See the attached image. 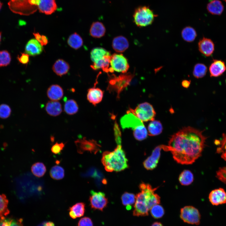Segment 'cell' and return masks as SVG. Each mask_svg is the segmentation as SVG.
<instances>
[{
  "instance_id": "6da1fadb",
  "label": "cell",
  "mask_w": 226,
  "mask_h": 226,
  "mask_svg": "<svg viewBox=\"0 0 226 226\" xmlns=\"http://www.w3.org/2000/svg\"><path fill=\"white\" fill-rule=\"evenodd\" d=\"M202 131L185 127L172 135L163 150L170 151L174 159L182 164H193L201 155L207 137Z\"/></svg>"
},
{
  "instance_id": "7a4b0ae2",
  "label": "cell",
  "mask_w": 226,
  "mask_h": 226,
  "mask_svg": "<svg viewBox=\"0 0 226 226\" xmlns=\"http://www.w3.org/2000/svg\"><path fill=\"white\" fill-rule=\"evenodd\" d=\"M139 188L141 191L136 195L133 214L136 216H147L151 207L160 203V197L154 192L158 187L153 188L149 184L142 183Z\"/></svg>"
},
{
  "instance_id": "3957f363",
  "label": "cell",
  "mask_w": 226,
  "mask_h": 226,
  "mask_svg": "<svg viewBox=\"0 0 226 226\" xmlns=\"http://www.w3.org/2000/svg\"><path fill=\"white\" fill-rule=\"evenodd\" d=\"M101 162L105 170L109 172L120 171L128 167V160L121 144H117L112 152H104Z\"/></svg>"
},
{
  "instance_id": "277c9868",
  "label": "cell",
  "mask_w": 226,
  "mask_h": 226,
  "mask_svg": "<svg viewBox=\"0 0 226 226\" xmlns=\"http://www.w3.org/2000/svg\"><path fill=\"white\" fill-rule=\"evenodd\" d=\"M111 55L109 51L103 48H93L90 52V58L93 62L91 68L95 70L101 69L106 72H110L109 66Z\"/></svg>"
},
{
  "instance_id": "5b68a950",
  "label": "cell",
  "mask_w": 226,
  "mask_h": 226,
  "mask_svg": "<svg viewBox=\"0 0 226 226\" xmlns=\"http://www.w3.org/2000/svg\"><path fill=\"white\" fill-rule=\"evenodd\" d=\"M39 0H10L8 4L13 12L20 15H29L38 9Z\"/></svg>"
},
{
  "instance_id": "8992f818",
  "label": "cell",
  "mask_w": 226,
  "mask_h": 226,
  "mask_svg": "<svg viewBox=\"0 0 226 226\" xmlns=\"http://www.w3.org/2000/svg\"><path fill=\"white\" fill-rule=\"evenodd\" d=\"M157 15L148 6H140L135 10L133 14V21L138 27H145L151 24Z\"/></svg>"
},
{
  "instance_id": "52a82bcc",
  "label": "cell",
  "mask_w": 226,
  "mask_h": 226,
  "mask_svg": "<svg viewBox=\"0 0 226 226\" xmlns=\"http://www.w3.org/2000/svg\"><path fill=\"white\" fill-rule=\"evenodd\" d=\"M130 110L142 121H153L156 115L153 106L146 102L139 104L134 110L130 109Z\"/></svg>"
},
{
  "instance_id": "ba28073f",
  "label": "cell",
  "mask_w": 226,
  "mask_h": 226,
  "mask_svg": "<svg viewBox=\"0 0 226 226\" xmlns=\"http://www.w3.org/2000/svg\"><path fill=\"white\" fill-rule=\"evenodd\" d=\"M180 217L185 222L198 225L200 224L201 215L198 210L192 206H186L181 208Z\"/></svg>"
},
{
  "instance_id": "9c48e42d",
  "label": "cell",
  "mask_w": 226,
  "mask_h": 226,
  "mask_svg": "<svg viewBox=\"0 0 226 226\" xmlns=\"http://www.w3.org/2000/svg\"><path fill=\"white\" fill-rule=\"evenodd\" d=\"M110 65L113 70L122 73H126L129 68L127 59L122 54L114 53L111 55Z\"/></svg>"
},
{
  "instance_id": "30bf717a",
  "label": "cell",
  "mask_w": 226,
  "mask_h": 226,
  "mask_svg": "<svg viewBox=\"0 0 226 226\" xmlns=\"http://www.w3.org/2000/svg\"><path fill=\"white\" fill-rule=\"evenodd\" d=\"M78 152L83 153L85 151H89L94 154L100 150V145L94 140H88L84 137L78 139L75 141Z\"/></svg>"
},
{
  "instance_id": "8fae6325",
  "label": "cell",
  "mask_w": 226,
  "mask_h": 226,
  "mask_svg": "<svg viewBox=\"0 0 226 226\" xmlns=\"http://www.w3.org/2000/svg\"><path fill=\"white\" fill-rule=\"evenodd\" d=\"M90 193L89 201L91 208L103 211L108 203V199L105 193L93 190L91 191Z\"/></svg>"
},
{
  "instance_id": "7c38bea8",
  "label": "cell",
  "mask_w": 226,
  "mask_h": 226,
  "mask_svg": "<svg viewBox=\"0 0 226 226\" xmlns=\"http://www.w3.org/2000/svg\"><path fill=\"white\" fill-rule=\"evenodd\" d=\"M120 124L123 129L130 128L133 130L137 126L143 124V121L130 110L121 118Z\"/></svg>"
},
{
  "instance_id": "4fadbf2b",
  "label": "cell",
  "mask_w": 226,
  "mask_h": 226,
  "mask_svg": "<svg viewBox=\"0 0 226 226\" xmlns=\"http://www.w3.org/2000/svg\"><path fill=\"white\" fill-rule=\"evenodd\" d=\"M164 145L157 146L153 150L151 155L143 162L144 168L147 170H151L155 168L157 165L161 155V150L163 148Z\"/></svg>"
},
{
  "instance_id": "5bb4252c",
  "label": "cell",
  "mask_w": 226,
  "mask_h": 226,
  "mask_svg": "<svg viewBox=\"0 0 226 226\" xmlns=\"http://www.w3.org/2000/svg\"><path fill=\"white\" fill-rule=\"evenodd\" d=\"M198 49L200 52L206 56H210L215 49L214 44L210 39L203 37L198 43Z\"/></svg>"
},
{
  "instance_id": "9a60e30c",
  "label": "cell",
  "mask_w": 226,
  "mask_h": 226,
  "mask_svg": "<svg viewBox=\"0 0 226 226\" xmlns=\"http://www.w3.org/2000/svg\"><path fill=\"white\" fill-rule=\"evenodd\" d=\"M209 199L213 205L217 206L226 203V192L222 188L213 190L210 193Z\"/></svg>"
},
{
  "instance_id": "2e32d148",
  "label": "cell",
  "mask_w": 226,
  "mask_h": 226,
  "mask_svg": "<svg viewBox=\"0 0 226 226\" xmlns=\"http://www.w3.org/2000/svg\"><path fill=\"white\" fill-rule=\"evenodd\" d=\"M226 70L224 62L221 60L214 59L209 67L211 77H217L221 75Z\"/></svg>"
},
{
  "instance_id": "e0dca14e",
  "label": "cell",
  "mask_w": 226,
  "mask_h": 226,
  "mask_svg": "<svg viewBox=\"0 0 226 226\" xmlns=\"http://www.w3.org/2000/svg\"><path fill=\"white\" fill-rule=\"evenodd\" d=\"M57 8L55 0H39L38 9L40 13L46 15L51 14Z\"/></svg>"
},
{
  "instance_id": "ac0fdd59",
  "label": "cell",
  "mask_w": 226,
  "mask_h": 226,
  "mask_svg": "<svg viewBox=\"0 0 226 226\" xmlns=\"http://www.w3.org/2000/svg\"><path fill=\"white\" fill-rule=\"evenodd\" d=\"M43 51L41 44L35 39L30 40L26 45L25 51L30 56H35L41 54Z\"/></svg>"
},
{
  "instance_id": "d6986e66",
  "label": "cell",
  "mask_w": 226,
  "mask_h": 226,
  "mask_svg": "<svg viewBox=\"0 0 226 226\" xmlns=\"http://www.w3.org/2000/svg\"><path fill=\"white\" fill-rule=\"evenodd\" d=\"M103 94V91L99 88H90L88 90L87 99L90 103L95 105L101 102Z\"/></svg>"
},
{
  "instance_id": "ffe728a7",
  "label": "cell",
  "mask_w": 226,
  "mask_h": 226,
  "mask_svg": "<svg viewBox=\"0 0 226 226\" xmlns=\"http://www.w3.org/2000/svg\"><path fill=\"white\" fill-rule=\"evenodd\" d=\"M129 46V43L127 39L123 36H117L113 40L112 46L116 52H123L128 48Z\"/></svg>"
},
{
  "instance_id": "44dd1931",
  "label": "cell",
  "mask_w": 226,
  "mask_h": 226,
  "mask_svg": "<svg viewBox=\"0 0 226 226\" xmlns=\"http://www.w3.org/2000/svg\"><path fill=\"white\" fill-rule=\"evenodd\" d=\"M70 69L69 64L62 59L57 60L53 65L52 70L58 76L60 77L67 74Z\"/></svg>"
},
{
  "instance_id": "7402d4cb",
  "label": "cell",
  "mask_w": 226,
  "mask_h": 226,
  "mask_svg": "<svg viewBox=\"0 0 226 226\" xmlns=\"http://www.w3.org/2000/svg\"><path fill=\"white\" fill-rule=\"evenodd\" d=\"M47 94L51 100L58 101L62 98L63 95V91L59 85L53 84L48 89Z\"/></svg>"
},
{
  "instance_id": "603a6c76",
  "label": "cell",
  "mask_w": 226,
  "mask_h": 226,
  "mask_svg": "<svg viewBox=\"0 0 226 226\" xmlns=\"http://www.w3.org/2000/svg\"><path fill=\"white\" fill-rule=\"evenodd\" d=\"M45 109L49 115L54 116H59L62 111V105L58 101H48L46 104Z\"/></svg>"
},
{
  "instance_id": "cb8c5ba5",
  "label": "cell",
  "mask_w": 226,
  "mask_h": 226,
  "mask_svg": "<svg viewBox=\"0 0 226 226\" xmlns=\"http://www.w3.org/2000/svg\"><path fill=\"white\" fill-rule=\"evenodd\" d=\"M105 28L101 22L96 21L92 23L89 30L90 35L93 37L100 38L104 36L105 33Z\"/></svg>"
},
{
  "instance_id": "d4e9b609",
  "label": "cell",
  "mask_w": 226,
  "mask_h": 226,
  "mask_svg": "<svg viewBox=\"0 0 226 226\" xmlns=\"http://www.w3.org/2000/svg\"><path fill=\"white\" fill-rule=\"evenodd\" d=\"M207 8L209 13L214 15H220L224 10V6L219 0H212L207 4Z\"/></svg>"
},
{
  "instance_id": "484cf974",
  "label": "cell",
  "mask_w": 226,
  "mask_h": 226,
  "mask_svg": "<svg viewBox=\"0 0 226 226\" xmlns=\"http://www.w3.org/2000/svg\"><path fill=\"white\" fill-rule=\"evenodd\" d=\"M69 215L71 218L76 219L83 216L85 211V204L78 202L70 207L69 209Z\"/></svg>"
},
{
  "instance_id": "4316f807",
  "label": "cell",
  "mask_w": 226,
  "mask_h": 226,
  "mask_svg": "<svg viewBox=\"0 0 226 226\" xmlns=\"http://www.w3.org/2000/svg\"><path fill=\"white\" fill-rule=\"evenodd\" d=\"M163 127L159 121L153 120L149 124L148 126V134L150 136L159 135L162 132Z\"/></svg>"
},
{
  "instance_id": "83f0119b",
  "label": "cell",
  "mask_w": 226,
  "mask_h": 226,
  "mask_svg": "<svg viewBox=\"0 0 226 226\" xmlns=\"http://www.w3.org/2000/svg\"><path fill=\"white\" fill-rule=\"evenodd\" d=\"M68 45L74 49H78L83 45V41L82 37L76 33L71 34L67 40Z\"/></svg>"
},
{
  "instance_id": "f1b7e54d",
  "label": "cell",
  "mask_w": 226,
  "mask_h": 226,
  "mask_svg": "<svg viewBox=\"0 0 226 226\" xmlns=\"http://www.w3.org/2000/svg\"><path fill=\"white\" fill-rule=\"evenodd\" d=\"M181 36L184 40L186 42H191L195 40L197 34L193 28L190 26H187L182 30Z\"/></svg>"
},
{
  "instance_id": "f546056e",
  "label": "cell",
  "mask_w": 226,
  "mask_h": 226,
  "mask_svg": "<svg viewBox=\"0 0 226 226\" xmlns=\"http://www.w3.org/2000/svg\"><path fill=\"white\" fill-rule=\"evenodd\" d=\"M136 196L134 194L125 192L121 196V200L123 205L125 206L127 210H130L132 206L135 203Z\"/></svg>"
},
{
  "instance_id": "4dcf8cb0",
  "label": "cell",
  "mask_w": 226,
  "mask_h": 226,
  "mask_svg": "<svg viewBox=\"0 0 226 226\" xmlns=\"http://www.w3.org/2000/svg\"><path fill=\"white\" fill-rule=\"evenodd\" d=\"M194 180L192 173L189 170H185L180 174L179 180L182 185L188 186L191 184Z\"/></svg>"
},
{
  "instance_id": "1f68e13d",
  "label": "cell",
  "mask_w": 226,
  "mask_h": 226,
  "mask_svg": "<svg viewBox=\"0 0 226 226\" xmlns=\"http://www.w3.org/2000/svg\"><path fill=\"white\" fill-rule=\"evenodd\" d=\"M64 110L67 114L73 115L77 113L78 107L76 102L73 99L68 100L66 101L64 105Z\"/></svg>"
},
{
  "instance_id": "d6a6232c",
  "label": "cell",
  "mask_w": 226,
  "mask_h": 226,
  "mask_svg": "<svg viewBox=\"0 0 226 226\" xmlns=\"http://www.w3.org/2000/svg\"><path fill=\"white\" fill-rule=\"evenodd\" d=\"M46 170V167L44 164L40 162L34 164L31 167V171L35 176L40 177L45 174Z\"/></svg>"
},
{
  "instance_id": "836d02e7",
  "label": "cell",
  "mask_w": 226,
  "mask_h": 226,
  "mask_svg": "<svg viewBox=\"0 0 226 226\" xmlns=\"http://www.w3.org/2000/svg\"><path fill=\"white\" fill-rule=\"evenodd\" d=\"M133 134L135 138L138 141H142L146 139L148 135V132L143 124L140 125L133 130Z\"/></svg>"
},
{
  "instance_id": "e575fe53",
  "label": "cell",
  "mask_w": 226,
  "mask_h": 226,
  "mask_svg": "<svg viewBox=\"0 0 226 226\" xmlns=\"http://www.w3.org/2000/svg\"><path fill=\"white\" fill-rule=\"evenodd\" d=\"M50 175L51 177L53 179L61 180L64 177V170L61 166L56 165L51 168L50 171Z\"/></svg>"
},
{
  "instance_id": "d590c367",
  "label": "cell",
  "mask_w": 226,
  "mask_h": 226,
  "mask_svg": "<svg viewBox=\"0 0 226 226\" xmlns=\"http://www.w3.org/2000/svg\"><path fill=\"white\" fill-rule=\"evenodd\" d=\"M207 70V67L204 64L197 63L194 67L193 75L197 78H202L206 75Z\"/></svg>"
},
{
  "instance_id": "8d00e7d4",
  "label": "cell",
  "mask_w": 226,
  "mask_h": 226,
  "mask_svg": "<svg viewBox=\"0 0 226 226\" xmlns=\"http://www.w3.org/2000/svg\"><path fill=\"white\" fill-rule=\"evenodd\" d=\"M8 200L3 194L0 195V217H5L9 213L8 208Z\"/></svg>"
},
{
  "instance_id": "74e56055",
  "label": "cell",
  "mask_w": 226,
  "mask_h": 226,
  "mask_svg": "<svg viewBox=\"0 0 226 226\" xmlns=\"http://www.w3.org/2000/svg\"><path fill=\"white\" fill-rule=\"evenodd\" d=\"M0 226H23L22 220L13 218L3 217L0 218Z\"/></svg>"
},
{
  "instance_id": "f35d334b",
  "label": "cell",
  "mask_w": 226,
  "mask_h": 226,
  "mask_svg": "<svg viewBox=\"0 0 226 226\" xmlns=\"http://www.w3.org/2000/svg\"><path fill=\"white\" fill-rule=\"evenodd\" d=\"M150 210L152 216L156 219L161 218L164 213V210L163 207L159 204L153 206Z\"/></svg>"
},
{
  "instance_id": "ab89813d",
  "label": "cell",
  "mask_w": 226,
  "mask_h": 226,
  "mask_svg": "<svg viewBox=\"0 0 226 226\" xmlns=\"http://www.w3.org/2000/svg\"><path fill=\"white\" fill-rule=\"evenodd\" d=\"M11 60V56L8 51L6 50L0 51V67L8 65Z\"/></svg>"
},
{
  "instance_id": "60d3db41",
  "label": "cell",
  "mask_w": 226,
  "mask_h": 226,
  "mask_svg": "<svg viewBox=\"0 0 226 226\" xmlns=\"http://www.w3.org/2000/svg\"><path fill=\"white\" fill-rule=\"evenodd\" d=\"M219 144L220 146L217 148V152L218 153H222L221 158L226 161V133L223 134Z\"/></svg>"
},
{
  "instance_id": "b9f144b4",
  "label": "cell",
  "mask_w": 226,
  "mask_h": 226,
  "mask_svg": "<svg viewBox=\"0 0 226 226\" xmlns=\"http://www.w3.org/2000/svg\"><path fill=\"white\" fill-rule=\"evenodd\" d=\"M11 113V110L8 105L5 104L0 105V118H7L10 116Z\"/></svg>"
},
{
  "instance_id": "7bdbcfd3",
  "label": "cell",
  "mask_w": 226,
  "mask_h": 226,
  "mask_svg": "<svg viewBox=\"0 0 226 226\" xmlns=\"http://www.w3.org/2000/svg\"><path fill=\"white\" fill-rule=\"evenodd\" d=\"M216 177L220 181L226 184V167L219 168L216 172Z\"/></svg>"
},
{
  "instance_id": "ee69618b",
  "label": "cell",
  "mask_w": 226,
  "mask_h": 226,
  "mask_svg": "<svg viewBox=\"0 0 226 226\" xmlns=\"http://www.w3.org/2000/svg\"><path fill=\"white\" fill-rule=\"evenodd\" d=\"M65 146V143L62 142H56L53 145L51 148V152L55 154L60 153L63 149Z\"/></svg>"
},
{
  "instance_id": "f6af8a7d",
  "label": "cell",
  "mask_w": 226,
  "mask_h": 226,
  "mask_svg": "<svg viewBox=\"0 0 226 226\" xmlns=\"http://www.w3.org/2000/svg\"><path fill=\"white\" fill-rule=\"evenodd\" d=\"M78 226H93L91 219L89 217H84L78 221Z\"/></svg>"
},
{
  "instance_id": "bcb514c9",
  "label": "cell",
  "mask_w": 226,
  "mask_h": 226,
  "mask_svg": "<svg viewBox=\"0 0 226 226\" xmlns=\"http://www.w3.org/2000/svg\"><path fill=\"white\" fill-rule=\"evenodd\" d=\"M17 58L19 61L24 64H27L29 62V55L26 53H21Z\"/></svg>"
},
{
  "instance_id": "7dc6e473",
  "label": "cell",
  "mask_w": 226,
  "mask_h": 226,
  "mask_svg": "<svg viewBox=\"0 0 226 226\" xmlns=\"http://www.w3.org/2000/svg\"><path fill=\"white\" fill-rule=\"evenodd\" d=\"M35 39L37 40L41 45L42 44V35L39 33H33Z\"/></svg>"
},
{
  "instance_id": "c3c4849f",
  "label": "cell",
  "mask_w": 226,
  "mask_h": 226,
  "mask_svg": "<svg viewBox=\"0 0 226 226\" xmlns=\"http://www.w3.org/2000/svg\"><path fill=\"white\" fill-rule=\"evenodd\" d=\"M38 226H55L54 224L52 222L46 221L42 222Z\"/></svg>"
},
{
  "instance_id": "681fc988",
  "label": "cell",
  "mask_w": 226,
  "mask_h": 226,
  "mask_svg": "<svg viewBox=\"0 0 226 226\" xmlns=\"http://www.w3.org/2000/svg\"><path fill=\"white\" fill-rule=\"evenodd\" d=\"M190 81H189L187 80H184L182 81L181 84L184 87L187 88L190 86Z\"/></svg>"
},
{
  "instance_id": "f907efd6",
  "label": "cell",
  "mask_w": 226,
  "mask_h": 226,
  "mask_svg": "<svg viewBox=\"0 0 226 226\" xmlns=\"http://www.w3.org/2000/svg\"><path fill=\"white\" fill-rule=\"evenodd\" d=\"M42 44L43 46L46 45L48 43V39L46 36L44 35H42Z\"/></svg>"
},
{
  "instance_id": "816d5d0a",
  "label": "cell",
  "mask_w": 226,
  "mask_h": 226,
  "mask_svg": "<svg viewBox=\"0 0 226 226\" xmlns=\"http://www.w3.org/2000/svg\"><path fill=\"white\" fill-rule=\"evenodd\" d=\"M151 226H163V225L160 222H155Z\"/></svg>"
},
{
  "instance_id": "f5cc1de1",
  "label": "cell",
  "mask_w": 226,
  "mask_h": 226,
  "mask_svg": "<svg viewBox=\"0 0 226 226\" xmlns=\"http://www.w3.org/2000/svg\"><path fill=\"white\" fill-rule=\"evenodd\" d=\"M1 33L0 32V42L1 40Z\"/></svg>"
},
{
  "instance_id": "db71d44e",
  "label": "cell",
  "mask_w": 226,
  "mask_h": 226,
  "mask_svg": "<svg viewBox=\"0 0 226 226\" xmlns=\"http://www.w3.org/2000/svg\"><path fill=\"white\" fill-rule=\"evenodd\" d=\"M2 3H1L0 2V9H1V7H2Z\"/></svg>"
},
{
  "instance_id": "11a10c76",
  "label": "cell",
  "mask_w": 226,
  "mask_h": 226,
  "mask_svg": "<svg viewBox=\"0 0 226 226\" xmlns=\"http://www.w3.org/2000/svg\"><path fill=\"white\" fill-rule=\"evenodd\" d=\"M223 0L226 2V0Z\"/></svg>"
},
{
  "instance_id": "9f6ffc18",
  "label": "cell",
  "mask_w": 226,
  "mask_h": 226,
  "mask_svg": "<svg viewBox=\"0 0 226 226\" xmlns=\"http://www.w3.org/2000/svg\"></svg>"
}]
</instances>
